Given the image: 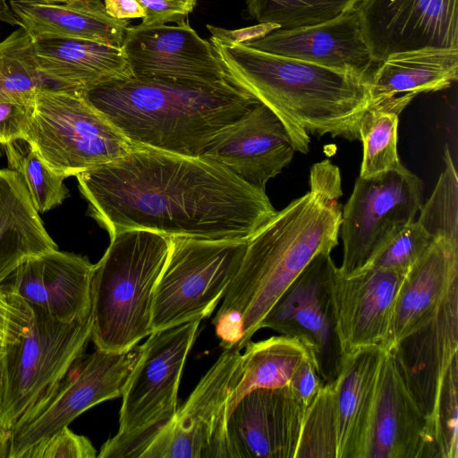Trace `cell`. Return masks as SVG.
<instances>
[{"mask_svg": "<svg viewBox=\"0 0 458 458\" xmlns=\"http://www.w3.org/2000/svg\"><path fill=\"white\" fill-rule=\"evenodd\" d=\"M121 50L132 78L190 83L230 81L211 43L182 20L127 27Z\"/></svg>", "mask_w": 458, "mask_h": 458, "instance_id": "9a60e30c", "label": "cell"}, {"mask_svg": "<svg viewBox=\"0 0 458 458\" xmlns=\"http://www.w3.org/2000/svg\"><path fill=\"white\" fill-rule=\"evenodd\" d=\"M241 351L224 350L173 418L123 457L230 458L228 404L241 373Z\"/></svg>", "mask_w": 458, "mask_h": 458, "instance_id": "30bf717a", "label": "cell"}, {"mask_svg": "<svg viewBox=\"0 0 458 458\" xmlns=\"http://www.w3.org/2000/svg\"><path fill=\"white\" fill-rule=\"evenodd\" d=\"M15 304V293L8 285H0V341L3 344L14 314Z\"/></svg>", "mask_w": 458, "mask_h": 458, "instance_id": "ee69618b", "label": "cell"}, {"mask_svg": "<svg viewBox=\"0 0 458 458\" xmlns=\"http://www.w3.org/2000/svg\"><path fill=\"white\" fill-rule=\"evenodd\" d=\"M90 440L72 432L68 426L27 450L21 458H95Z\"/></svg>", "mask_w": 458, "mask_h": 458, "instance_id": "74e56055", "label": "cell"}, {"mask_svg": "<svg viewBox=\"0 0 458 458\" xmlns=\"http://www.w3.org/2000/svg\"><path fill=\"white\" fill-rule=\"evenodd\" d=\"M43 79L55 87L84 92L102 83L131 77L121 48L82 39L33 40Z\"/></svg>", "mask_w": 458, "mask_h": 458, "instance_id": "484cf974", "label": "cell"}, {"mask_svg": "<svg viewBox=\"0 0 458 458\" xmlns=\"http://www.w3.org/2000/svg\"><path fill=\"white\" fill-rule=\"evenodd\" d=\"M227 77L271 108L290 131L297 151L310 134L360 140L359 124L371 106L367 80L309 62L211 36Z\"/></svg>", "mask_w": 458, "mask_h": 458, "instance_id": "277c9868", "label": "cell"}, {"mask_svg": "<svg viewBox=\"0 0 458 458\" xmlns=\"http://www.w3.org/2000/svg\"><path fill=\"white\" fill-rule=\"evenodd\" d=\"M91 328V313L63 322L42 308L30 305L4 341L0 428L12 430L54 391L83 355Z\"/></svg>", "mask_w": 458, "mask_h": 458, "instance_id": "8992f818", "label": "cell"}, {"mask_svg": "<svg viewBox=\"0 0 458 458\" xmlns=\"http://www.w3.org/2000/svg\"><path fill=\"white\" fill-rule=\"evenodd\" d=\"M140 351L138 344L123 352L97 349L78 359L54 391L14 425L9 458H21L88 409L122 396Z\"/></svg>", "mask_w": 458, "mask_h": 458, "instance_id": "7c38bea8", "label": "cell"}, {"mask_svg": "<svg viewBox=\"0 0 458 458\" xmlns=\"http://www.w3.org/2000/svg\"><path fill=\"white\" fill-rule=\"evenodd\" d=\"M244 348L240 377L230 397L228 413L243 395L254 389L288 386L301 362L311 357L300 340L282 335L259 342L250 340Z\"/></svg>", "mask_w": 458, "mask_h": 458, "instance_id": "f1b7e54d", "label": "cell"}, {"mask_svg": "<svg viewBox=\"0 0 458 458\" xmlns=\"http://www.w3.org/2000/svg\"><path fill=\"white\" fill-rule=\"evenodd\" d=\"M2 404H3V374H2V368L0 365V414L2 411Z\"/></svg>", "mask_w": 458, "mask_h": 458, "instance_id": "bcb514c9", "label": "cell"}, {"mask_svg": "<svg viewBox=\"0 0 458 458\" xmlns=\"http://www.w3.org/2000/svg\"><path fill=\"white\" fill-rule=\"evenodd\" d=\"M445 170L428 201L421 206L417 220L433 239L458 242V181L448 148L445 151Z\"/></svg>", "mask_w": 458, "mask_h": 458, "instance_id": "e575fe53", "label": "cell"}, {"mask_svg": "<svg viewBox=\"0 0 458 458\" xmlns=\"http://www.w3.org/2000/svg\"><path fill=\"white\" fill-rule=\"evenodd\" d=\"M24 141L65 178L115 161L137 149L81 92L38 89Z\"/></svg>", "mask_w": 458, "mask_h": 458, "instance_id": "52a82bcc", "label": "cell"}, {"mask_svg": "<svg viewBox=\"0 0 458 458\" xmlns=\"http://www.w3.org/2000/svg\"><path fill=\"white\" fill-rule=\"evenodd\" d=\"M3 11L4 13H7V4L4 0H0V13Z\"/></svg>", "mask_w": 458, "mask_h": 458, "instance_id": "7dc6e473", "label": "cell"}, {"mask_svg": "<svg viewBox=\"0 0 458 458\" xmlns=\"http://www.w3.org/2000/svg\"><path fill=\"white\" fill-rule=\"evenodd\" d=\"M57 249L20 174L0 168V284L29 259Z\"/></svg>", "mask_w": 458, "mask_h": 458, "instance_id": "83f0119b", "label": "cell"}, {"mask_svg": "<svg viewBox=\"0 0 458 458\" xmlns=\"http://www.w3.org/2000/svg\"><path fill=\"white\" fill-rule=\"evenodd\" d=\"M363 458H439L427 418L387 351L379 366Z\"/></svg>", "mask_w": 458, "mask_h": 458, "instance_id": "ac0fdd59", "label": "cell"}, {"mask_svg": "<svg viewBox=\"0 0 458 458\" xmlns=\"http://www.w3.org/2000/svg\"><path fill=\"white\" fill-rule=\"evenodd\" d=\"M433 240L424 227L414 220L388 242L370 266L405 275L428 250Z\"/></svg>", "mask_w": 458, "mask_h": 458, "instance_id": "8d00e7d4", "label": "cell"}, {"mask_svg": "<svg viewBox=\"0 0 458 458\" xmlns=\"http://www.w3.org/2000/svg\"><path fill=\"white\" fill-rule=\"evenodd\" d=\"M4 354V344L0 341V360Z\"/></svg>", "mask_w": 458, "mask_h": 458, "instance_id": "c3c4849f", "label": "cell"}, {"mask_svg": "<svg viewBox=\"0 0 458 458\" xmlns=\"http://www.w3.org/2000/svg\"><path fill=\"white\" fill-rule=\"evenodd\" d=\"M457 77L458 49L392 55L369 76L370 106L400 114L418 94L445 89Z\"/></svg>", "mask_w": 458, "mask_h": 458, "instance_id": "cb8c5ba5", "label": "cell"}, {"mask_svg": "<svg viewBox=\"0 0 458 458\" xmlns=\"http://www.w3.org/2000/svg\"><path fill=\"white\" fill-rule=\"evenodd\" d=\"M324 384L316 369L313 359L309 357L296 369L288 386L301 404L307 408L318 394Z\"/></svg>", "mask_w": 458, "mask_h": 458, "instance_id": "60d3db41", "label": "cell"}, {"mask_svg": "<svg viewBox=\"0 0 458 458\" xmlns=\"http://www.w3.org/2000/svg\"><path fill=\"white\" fill-rule=\"evenodd\" d=\"M295 151L284 121L260 103L219 133L200 157L265 191L267 182L290 164Z\"/></svg>", "mask_w": 458, "mask_h": 458, "instance_id": "d6986e66", "label": "cell"}, {"mask_svg": "<svg viewBox=\"0 0 458 458\" xmlns=\"http://www.w3.org/2000/svg\"><path fill=\"white\" fill-rule=\"evenodd\" d=\"M170 238L154 294L152 332L208 318L236 275L248 242Z\"/></svg>", "mask_w": 458, "mask_h": 458, "instance_id": "9c48e42d", "label": "cell"}, {"mask_svg": "<svg viewBox=\"0 0 458 458\" xmlns=\"http://www.w3.org/2000/svg\"><path fill=\"white\" fill-rule=\"evenodd\" d=\"M32 106L0 102V144L24 141L26 125Z\"/></svg>", "mask_w": 458, "mask_h": 458, "instance_id": "ab89813d", "label": "cell"}, {"mask_svg": "<svg viewBox=\"0 0 458 458\" xmlns=\"http://www.w3.org/2000/svg\"><path fill=\"white\" fill-rule=\"evenodd\" d=\"M93 266L91 340L97 349L123 352L152 333L156 286L171 238L147 230H124Z\"/></svg>", "mask_w": 458, "mask_h": 458, "instance_id": "5b68a950", "label": "cell"}, {"mask_svg": "<svg viewBox=\"0 0 458 458\" xmlns=\"http://www.w3.org/2000/svg\"><path fill=\"white\" fill-rule=\"evenodd\" d=\"M244 44L269 54L352 73L368 82L377 67L364 39L356 9L317 25L277 29Z\"/></svg>", "mask_w": 458, "mask_h": 458, "instance_id": "44dd1931", "label": "cell"}, {"mask_svg": "<svg viewBox=\"0 0 458 458\" xmlns=\"http://www.w3.org/2000/svg\"><path fill=\"white\" fill-rule=\"evenodd\" d=\"M4 149L9 168L21 177L38 213H45L62 204L68 195L64 175L50 168L30 148L25 154L14 143L4 145Z\"/></svg>", "mask_w": 458, "mask_h": 458, "instance_id": "836d02e7", "label": "cell"}, {"mask_svg": "<svg viewBox=\"0 0 458 458\" xmlns=\"http://www.w3.org/2000/svg\"><path fill=\"white\" fill-rule=\"evenodd\" d=\"M12 430L0 428V458H9Z\"/></svg>", "mask_w": 458, "mask_h": 458, "instance_id": "f6af8a7d", "label": "cell"}, {"mask_svg": "<svg viewBox=\"0 0 458 458\" xmlns=\"http://www.w3.org/2000/svg\"><path fill=\"white\" fill-rule=\"evenodd\" d=\"M376 64L420 49H458V0H360L356 7Z\"/></svg>", "mask_w": 458, "mask_h": 458, "instance_id": "5bb4252c", "label": "cell"}, {"mask_svg": "<svg viewBox=\"0 0 458 458\" xmlns=\"http://www.w3.org/2000/svg\"><path fill=\"white\" fill-rule=\"evenodd\" d=\"M335 381L325 383L306 408L295 458H337Z\"/></svg>", "mask_w": 458, "mask_h": 458, "instance_id": "1f68e13d", "label": "cell"}, {"mask_svg": "<svg viewBox=\"0 0 458 458\" xmlns=\"http://www.w3.org/2000/svg\"><path fill=\"white\" fill-rule=\"evenodd\" d=\"M93 264L81 255L54 250L21 264L10 289L63 322L91 313Z\"/></svg>", "mask_w": 458, "mask_h": 458, "instance_id": "7402d4cb", "label": "cell"}, {"mask_svg": "<svg viewBox=\"0 0 458 458\" xmlns=\"http://www.w3.org/2000/svg\"><path fill=\"white\" fill-rule=\"evenodd\" d=\"M457 351L458 281L425 325L387 351L393 354L403 380L425 414L431 434L441 385Z\"/></svg>", "mask_w": 458, "mask_h": 458, "instance_id": "ffe728a7", "label": "cell"}, {"mask_svg": "<svg viewBox=\"0 0 458 458\" xmlns=\"http://www.w3.org/2000/svg\"><path fill=\"white\" fill-rule=\"evenodd\" d=\"M310 191L248 239L236 275L212 319L220 346L241 351L280 296L319 252L338 244L340 172L328 160L310 170Z\"/></svg>", "mask_w": 458, "mask_h": 458, "instance_id": "7a4b0ae2", "label": "cell"}, {"mask_svg": "<svg viewBox=\"0 0 458 458\" xmlns=\"http://www.w3.org/2000/svg\"><path fill=\"white\" fill-rule=\"evenodd\" d=\"M439 458H458V362L455 357L441 385L432 421Z\"/></svg>", "mask_w": 458, "mask_h": 458, "instance_id": "d590c367", "label": "cell"}, {"mask_svg": "<svg viewBox=\"0 0 458 458\" xmlns=\"http://www.w3.org/2000/svg\"><path fill=\"white\" fill-rule=\"evenodd\" d=\"M423 182L401 164L356 179L342 208L343 260L339 272L351 276L369 267L388 242L415 220L422 206Z\"/></svg>", "mask_w": 458, "mask_h": 458, "instance_id": "8fae6325", "label": "cell"}, {"mask_svg": "<svg viewBox=\"0 0 458 458\" xmlns=\"http://www.w3.org/2000/svg\"><path fill=\"white\" fill-rule=\"evenodd\" d=\"M207 27L213 37L240 43H247L260 38L279 29L277 25L272 23H259L257 26L239 30H226L212 25H207Z\"/></svg>", "mask_w": 458, "mask_h": 458, "instance_id": "b9f144b4", "label": "cell"}, {"mask_svg": "<svg viewBox=\"0 0 458 458\" xmlns=\"http://www.w3.org/2000/svg\"><path fill=\"white\" fill-rule=\"evenodd\" d=\"M144 10L142 24L180 21L192 13L197 0H137Z\"/></svg>", "mask_w": 458, "mask_h": 458, "instance_id": "f35d334b", "label": "cell"}, {"mask_svg": "<svg viewBox=\"0 0 458 458\" xmlns=\"http://www.w3.org/2000/svg\"><path fill=\"white\" fill-rule=\"evenodd\" d=\"M404 276L375 266L344 276L336 267L332 297L344 357L366 348L386 350Z\"/></svg>", "mask_w": 458, "mask_h": 458, "instance_id": "e0dca14e", "label": "cell"}, {"mask_svg": "<svg viewBox=\"0 0 458 458\" xmlns=\"http://www.w3.org/2000/svg\"><path fill=\"white\" fill-rule=\"evenodd\" d=\"M16 24L32 38H72L121 47L129 20L112 17L101 0H10Z\"/></svg>", "mask_w": 458, "mask_h": 458, "instance_id": "d4e9b609", "label": "cell"}, {"mask_svg": "<svg viewBox=\"0 0 458 458\" xmlns=\"http://www.w3.org/2000/svg\"><path fill=\"white\" fill-rule=\"evenodd\" d=\"M360 0H247L249 15L259 23L292 30L334 20L356 9Z\"/></svg>", "mask_w": 458, "mask_h": 458, "instance_id": "4dcf8cb0", "label": "cell"}, {"mask_svg": "<svg viewBox=\"0 0 458 458\" xmlns=\"http://www.w3.org/2000/svg\"><path fill=\"white\" fill-rule=\"evenodd\" d=\"M330 253L322 251L311 259L259 325V329L269 328L300 340L309 350L324 383L337 377L345 359L332 297L336 266Z\"/></svg>", "mask_w": 458, "mask_h": 458, "instance_id": "4fadbf2b", "label": "cell"}, {"mask_svg": "<svg viewBox=\"0 0 458 458\" xmlns=\"http://www.w3.org/2000/svg\"><path fill=\"white\" fill-rule=\"evenodd\" d=\"M398 116L371 106L362 114L359 124L363 147L360 176L369 177L402 164L397 152Z\"/></svg>", "mask_w": 458, "mask_h": 458, "instance_id": "d6a6232c", "label": "cell"}, {"mask_svg": "<svg viewBox=\"0 0 458 458\" xmlns=\"http://www.w3.org/2000/svg\"><path fill=\"white\" fill-rule=\"evenodd\" d=\"M457 281L458 242L434 239L403 277L385 351H391L402 338L425 325Z\"/></svg>", "mask_w": 458, "mask_h": 458, "instance_id": "603a6c76", "label": "cell"}, {"mask_svg": "<svg viewBox=\"0 0 458 458\" xmlns=\"http://www.w3.org/2000/svg\"><path fill=\"white\" fill-rule=\"evenodd\" d=\"M199 323L193 320L154 331L140 345L122 394L118 431L103 444L97 457H123L128 448L173 418L182 370Z\"/></svg>", "mask_w": 458, "mask_h": 458, "instance_id": "ba28073f", "label": "cell"}, {"mask_svg": "<svg viewBox=\"0 0 458 458\" xmlns=\"http://www.w3.org/2000/svg\"><path fill=\"white\" fill-rule=\"evenodd\" d=\"M109 15L119 20L143 18L144 10L137 0H101Z\"/></svg>", "mask_w": 458, "mask_h": 458, "instance_id": "7bdbcfd3", "label": "cell"}, {"mask_svg": "<svg viewBox=\"0 0 458 458\" xmlns=\"http://www.w3.org/2000/svg\"><path fill=\"white\" fill-rule=\"evenodd\" d=\"M46 85L36 64L33 40L20 28L0 42V102L33 106L37 92Z\"/></svg>", "mask_w": 458, "mask_h": 458, "instance_id": "f546056e", "label": "cell"}, {"mask_svg": "<svg viewBox=\"0 0 458 458\" xmlns=\"http://www.w3.org/2000/svg\"><path fill=\"white\" fill-rule=\"evenodd\" d=\"M305 410L288 386L249 392L227 416L230 458H295Z\"/></svg>", "mask_w": 458, "mask_h": 458, "instance_id": "2e32d148", "label": "cell"}, {"mask_svg": "<svg viewBox=\"0 0 458 458\" xmlns=\"http://www.w3.org/2000/svg\"><path fill=\"white\" fill-rule=\"evenodd\" d=\"M384 351L372 347L345 356L342 369L335 379L338 412L337 458H363Z\"/></svg>", "mask_w": 458, "mask_h": 458, "instance_id": "4316f807", "label": "cell"}, {"mask_svg": "<svg viewBox=\"0 0 458 458\" xmlns=\"http://www.w3.org/2000/svg\"><path fill=\"white\" fill-rule=\"evenodd\" d=\"M89 215L113 235L247 240L276 213L264 191L220 165L147 147L76 175Z\"/></svg>", "mask_w": 458, "mask_h": 458, "instance_id": "6da1fadb", "label": "cell"}, {"mask_svg": "<svg viewBox=\"0 0 458 458\" xmlns=\"http://www.w3.org/2000/svg\"><path fill=\"white\" fill-rule=\"evenodd\" d=\"M81 93L135 145L191 157H200L219 133L261 103L231 81L129 77Z\"/></svg>", "mask_w": 458, "mask_h": 458, "instance_id": "3957f363", "label": "cell"}, {"mask_svg": "<svg viewBox=\"0 0 458 458\" xmlns=\"http://www.w3.org/2000/svg\"><path fill=\"white\" fill-rule=\"evenodd\" d=\"M35 1H62V0H35Z\"/></svg>", "mask_w": 458, "mask_h": 458, "instance_id": "681fc988", "label": "cell"}]
</instances>
